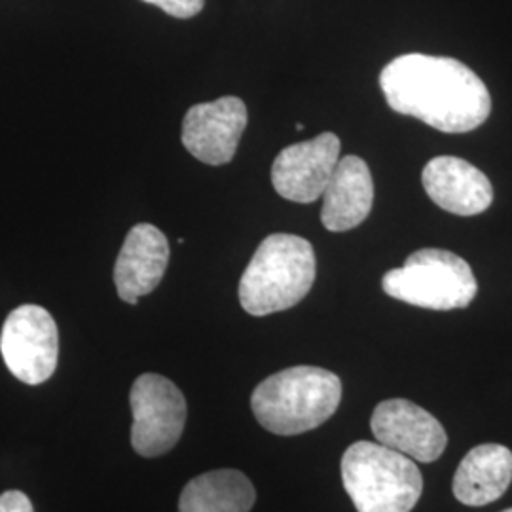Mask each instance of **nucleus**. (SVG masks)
I'll use <instances>...</instances> for the list:
<instances>
[{"label":"nucleus","mask_w":512,"mask_h":512,"mask_svg":"<svg viewBox=\"0 0 512 512\" xmlns=\"http://www.w3.org/2000/svg\"><path fill=\"white\" fill-rule=\"evenodd\" d=\"M247 118L245 103L232 95L194 105L184 116V148L203 164H230L247 128Z\"/></svg>","instance_id":"obj_10"},{"label":"nucleus","mask_w":512,"mask_h":512,"mask_svg":"<svg viewBox=\"0 0 512 512\" xmlns=\"http://www.w3.org/2000/svg\"><path fill=\"white\" fill-rule=\"evenodd\" d=\"M342 482L357 512H410L423 492V476L414 459L368 440L344 452Z\"/></svg>","instance_id":"obj_4"},{"label":"nucleus","mask_w":512,"mask_h":512,"mask_svg":"<svg viewBox=\"0 0 512 512\" xmlns=\"http://www.w3.org/2000/svg\"><path fill=\"white\" fill-rule=\"evenodd\" d=\"M0 351L8 370L27 385L44 384L54 376L59 332L54 317L35 304L19 306L4 321Z\"/></svg>","instance_id":"obj_7"},{"label":"nucleus","mask_w":512,"mask_h":512,"mask_svg":"<svg viewBox=\"0 0 512 512\" xmlns=\"http://www.w3.org/2000/svg\"><path fill=\"white\" fill-rule=\"evenodd\" d=\"M374 203V181L365 160L340 158L323 192L321 222L329 232H348L365 222Z\"/></svg>","instance_id":"obj_13"},{"label":"nucleus","mask_w":512,"mask_h":512,"mask_svg":"<svg viewBox=\"0 0 512 512\" xmlns=\"http://www.w3.org/2000/svg\"><path fill=\"white\" fill-rule=\"evenodd\" d=\"M380 88L391 109L444 133H467L492 112L482 78L452 57L406 54L387 63Z\"/></svg>","instance_id":"obj_1"},{"label":"nucleus","mask_w":512,"mask_h":512,"mask_svg":"<svg viewBox=\"0 0 512 512\" xmlns=\"http://www.w3.org/2000/svg\"><path fill=\"white\" fill-rule=\"evenodd\" d=\"M503 512H512V509H507V511H503Z\"/></svg>","instance_id":"obj_18"},{"label":"nucleus","mask_w":512,"mask_h":512,"mask_svg":"<svg viewBox=\"0 0 512 512\" xmlns=\"http://www.w3.org/2000/svg\"><path fill=\"white\" fill-rule=\"evenodd\" d=\"M317 274L308 239L272 234L264 239L239 281V302L249 315L264 317L300 304Z\"/></svg>","instance_id":"obj_3"},{"label":"nucleus","mask_w":512,"mask_h":512,"mask_svg":"<svg viewBox=\"0 0 512 512\" xmlns=\"http://www.w3.org/2000/svg\"><path fill=\"white\" fill-rule=\"evenodd\" d=\"M370 429L380 444L421 463L437 461L448 444L442 423L425 408L406 399L378 404Z\"/></svg>","instance_id":"obj_9"},{"label":"nucleus","mask_w":512,"mask_h":512,"mask_svg":"<svg viewBox=\"0 0 512 512\" xmlns=\"http://www.w3.org/2000/svg\"><path fill=\"white\" fill-rule=\"evenodd\" d=\"M133 412L131 444L143 458L167 454L183 435L186 399L181 389L160 374H143L129 393Z\"/></svg>","instance_id":"obj_6"},{"label":"nucleus","mask_w":512,"mask_h":512,"mask_svg":"<svg viewBox=\"0 0 512 512\" xmlns=\"http://www.w3.org/2000/svg\"><path fill=\"white\" fill-rule=\"evenodd\" d=\"M340 401L342 382L334 372L319 366H293L256 385L251 408L266 431L293 437L323 425Z\"/></svg>","instance_id":"obj_2"},{"label":"nucleus","mask_w":512,"mask_h":512,"mask_svg":"<svg viewBox=\"0 0 512 512\" xmlns=\"http://www.w3.org/2000/svg\"><path fill=\"white\" fill-rule=\"evenodd\" d=\"M169 243L162 230L152 224H135L126 236L114 266L118 296L135 306L141 296L152 293L165 274Z\"/></svg>","instance_id":"obj_12"},{"label":"nucleus","mask_w":512,"mask_h":512,"mask_svg":"<svg viewBox=\"0 0 512 512\" xmlns=\"http://www.w3.org/2000/svg\"><path fill=\"white\" fill-rule=\"evenodd\" d=\"M421 183L440 209L459 217L480 215L494 202L490 179L475 165L454 156L433 158L423 167Z\"/></svg>","instance_id":"obj_11"},{"label":"nucleus","mask_w":512,"mask_h":512,"mask_svg":"<svg viewBox=\"0 0 512 512\" xmlns=\"http://www.w3.org/2000/svg\"><path fill=\"white\" fill-rule=\"evenodd\" d=\"M385 294L425 310L467 308L478 293L471 266L444 249H420L382 279Z\"/></svg>","instance_id":"obj_5"},{"label":"nucleus","mask_w":512,"mask_h":512,"mask_svg":"<svg viewBox=\"0 0 512 512\" xmlns=\"http://www.w3.org/2000/svg\"><path fill=\"white\" fill-rule=\"evenodd\" d=\"M0 512H35V509L27 495L12 490L0 495Z\"/></svg>","instance_id":"obj_17"},{"label":"nucleus","mask_w":512,"mask_h":512,"mask_svg":"<svg viewBox=\"0 0 512 512\" xmlns=\"http://www.w3.org/2000/svg\"><path fill=\"white\" fill-rule=\"evenodd\" d=\"M253 482L234 469H219L192 478L179 499V512H251Z\"/></svg>","instance_id":"obj_15"},{"label":"nucleus","mask_w":512,"mask_h":512,"mask_svg":"<svg viewBox=\"0 0 512 512\" xmlns=\"http://www.w3.org/2000/svg\"><path fill=\"white\" fill-rule=\"evenodd\" d=\"M162 8L165 14L177 19H190L198 16L203 10L205 0H143Z\"/></svg>","instance_id":"obj_16"},{"label":"nucleus","mask_w":512,"mask_h":512,"mask_svg":"<svg viewBox=\"0 0 512 512\" xmlns=\"http://www.w3.org/2000/svg\"><path fill=\"white\" fill-rule=\"evenodd\" d=\"M340 139L321 133L315 139L283 148L272 165L275 192L296 203L319 200L340 162Z\"/></svg>","instance_id":"obj_8"},{"label":"nucleus","mask_w":512,"mask_h":512,"mask_svg":"<svg viewBox=\"0 0 512 512\" xmlns=\"http://www.w3.org/2000/svg\"><path fill=\"white\" fill-rule=\"evenodd\" d=\"M512 482V452L503 444H480L461 459L454 475V495L467 507L494 503Z\"/></svg>","instance_id":"obj_14"}]
</instances>
